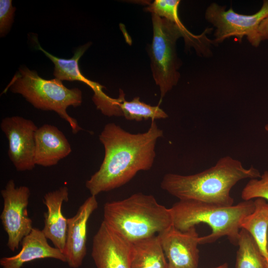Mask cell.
<instances>
[{
    "mask_svg": "<svg viewBox=\"0 0 268 268\" xmlns=\"http://www.w3.org/2000/svg\"><path fill=\"white\" fill-rule=\"evenodd\" d=\"M163 131L152 121L147 131L132 134L119 125H106L99 138L104 148V157L99 169L85 182L91 196L119 188L140 171L150 170L155 157L157 140Z\"/></svg>",
    "mask_w": 268,
    "mask_h": 268,
    "instance_id": "6da1fadb",
    "label": "cell"
},
{
    "mask_svg": "<svg viewBox=\"0 0 268 268\" xmlns=\"http://www.w3.org/2000/svg\"><path fill=\"white\" fill-rule=\"evenodd\" d=\"M259 170L245 168L242 162L229 156L202 172L189 175L165 174L161 188L179 200H191L223 206L233 205L232 188L240 181L260 178Z\"/></svg>",
    "mask_w": 268,
    "mask_h": 268,
    "instance_id": "7a4b0ae2",
    "label": "cell"
},
{
    "mask_svg": "<svg viewBox=\"0 0 268 268\" xmlns=\"http://www.w3.org/2000/svg\"><path fill=\"white\" fill-rule=\"evenodd\" d=\"M151 19L153 37L147 51L153 78L159 87L162 99L177 84L180 77L179 69L182 62L177 56V40L183 37L186 46L193 47L201 56L209 51L212 40L207 36L209 33L207 29L196 35L155 14H151Z\"/></svg>",
    "mask_w": 268,
    "mask_h": 268,
    "instance_id": "3957f363",
    "label": "cell"
},
{
    "mask_svg": "<svg viewBox=\"0 0 268 268\" xmlns=\"http://www.w3.org/2000/svg\"><path fill=\"white\" fill-rule=\"evenodd\" d=\"M103 216V221L132 243L157 235L172 225L169 208L152 195L141 193L105 203Z\"/></svg>",
    "mask_w": 268,
    "mask_h": 268,
    "instance_id": "277c9868",
    "label": "cell"
},
{
    "mask_svg": "<svg viewBox=\"0 0 268 268\" xmlns=\"http://www.w3.org/2000/svg\"><path fill=\"white\" fill-rule=\"evenodd\" d=\"M254 209L253 200L223 206L198 201L182 200L169 208L172 225L181 231H186L201 223L210 227L211 233L200 237V244L212 243L226 236L235 246L238 245L241 220Z\"/></svg>",
    "mask_w": 268,
    "mask_h": 268,
    "instance_id": "5b68a950",
    "label": "cell"
},
{
    "mask_svg": "<svg viewBox=\"0 0 268 268\" xmlns=\"http://www.w3.org/2000/svg\"><path fill=\"white\" fill-rule=\"evenodd\" d=\"M21 94L35 108L53 111L67 122L73 134L82 130L77 121L70 116L67 110L69 106L76 107L82 102L81 91L78 88L69 89L58 79H45L34 70L21 66L4 90Z\"/></svg>",
    "mask_w": 268,
    "mask_h": 268,
    "instance_id": "8992f818",
    "label": "cell"
},
{
    "mask_svg": "<svg viewBox=\"0 0 268 268\" xmlns=\"http://www.w3.org/2000/svg\"><path fill=\"white\" fill-rule=\"evenodd\" d=\"M226 8V6L212 2L205 11V20L215 28L214 44L222 43L232 37L240 43L246 37L252 46L258 47L262 42L259 28L268 15V0H263L259 11L251 15L237 13L232 7Z\"/></svg>",
    "mask_w": 268,
    "mask_h": 268,
    "instance_id": "52a82bcc",
    "label": "cell"
},
{
    "mask_svg": "<svg viewBox=\"0 0 268 268\" xmlns=\"http://www.w3.org/2000/svg\"><path fill=\"white\" fill-rule=\"evenodd\" d=\"M0 193L3 207L0 218L7 234V246L14 252L18 249L23 238L33 228L32 220L27 211L30 190L25 186L16 187L14 181L10 179Z\"/></svg>",
    "mask_w": 268,
    "mask_h": 268,
    "instance_id": "ba28073f",
    "label": "cell"
},
{
    "mask_svg": "<svg viewBox=\"0 0 268 268\" xmlns=\"http://www.w3.org/2000/svg\"><path fill=\"white\" fill-rule=\"evenodd\" d=\"M0 127L8 142V156L16 170H33L34 162L35 134L38 128L32 121L20 116L2 119Z\"/></svg>",
    "mask_w": 268,
    "mask_h": 268,
    "instance_id": "9c48e42d",
    "label": "cell"
},
{
    "mask_svg": "<svg viewBox=\"0 0 268 268\" xmlns=\"http://www.w3.org/2000/svg\"><path fill=\"white\" fill-rule=\"evenodd\" d=\"M33 40L36 43L37 49L43 52L54 64L53 74L56 78L62 81H79L86 84L93 91L92 100L97 109L104 115L111 117L118 116V109L117 98H113L106 94L103 90L104 86L98 82L93 81L85 77L80 72L79 60L91 45V42L77 48L73 57L69 59L59 58L44 50L39 44L37 38Z\"/></svg>",
    "mask_w": 268,
    "mask_h": 268,
    "instance_id": "30bf717a",
    "label": "cell"
},
{
    "mask_svg": "<svg viewBox=\"0 0 268 268\" xmlns=\"http://www.w3.org/2000/svg\"><path fill=\"white\" fill-rule=\"evenodd\" d=\"M133 243L102 221L92 240L97 268H130Z\"/></svg>",
    "mask_w": 268,
    "mask_h": 268,
    "instance_id": "8fae6325",
    "label": "cell"
},
{
    "mask_svg": "<svg viewBox=\"0 0 268 268\" xmlns=\"http://www.w3.org/2000/svg\"><path fill=\"white\" fill-rule=\"evenodd\" d=\"M157 235L168 268H198L200 237L195 226L182 232L172 225Z\"/></svg>",
    "mask_w": 268,
    "mask_h": 268,
    "instance_id": "7c38bea8",
    "label": "cell"
},
{
    "mask_svg": "<svg viewBox=\"0 0 268 268\" xmlns=\"http://www.w3.org/2000/svg\"><path fill=\"white\" fill-rule=\"evenodd\" d=\"M96 196H90L79 206L75 214L67 218V229L64 254L71 268H78L86 255L88 221L97 208Z\"/></svg>",
    "mask_w": 268,
    "mask_h": 268,
    "instance_id": "4fadbf2b",
    "label": "cell"
},
{
    "mask_svg": "<svg viewBox=\"0 0 268 268\" xmlns=\"http://www.w3.org/2000/svg\"><path fill=\"white\" fill-rule=\"evenodd\" d=\"M71 152L69 142L57 127L44 124L35 134L34 162L43 167L55 166Z\"/></svg>",
    "mask_w": 268,
    "mask_h": 268,
    "instance_id": "5bb4252c",
    "label": "cell"
},
{
    "mask_svg": "<svg viewBox=\"0 0 268 268\" xmlns=\"http://www.w3.org/2000/svg\"><path fill=\"white\" fill-rule=\"evenodd\" d=\"M68 201V189L67 186L61 187L45 194L43 200L47 211L44 213V226L42 230L54 247L63 253L66 245L67 218L63 215L62 205L64 202Z\"/></svg>",
    "mask_w": 268,
    "mask_h": 268,
    "instance_id": "9a60e30c",
    "label": "cell"
},
{
    "mask_svg": "<svg viewBox=\"0 0 268 268\" xmlns=\"http://www.w3.org/2000/svg\"><path fill=\"white\" fill-rule=\"evenodd\" d=\"M42 230L33 228L22 239V248L16 255L0 259L2 268H21L23 265L32 261L52 258L67 263L64 254L59 249L50 246Z\"/></svg>",
    "mask_w": 268,
    "mask_h": 268,
    "instance_id": "2e32d148",
    "label": "cell"
},
{
    "mask_svg": "<svg viewBox=\"0 0 268 268\" xmlns=\"http://www.w3.org/2000/svg\"><path fill=\"white\" fill-rule=\"evenodd\" d=\"M130 268H168L157 235L133 243Z\"/></svg>",
    "mask_w": 268,
    "mask_h": 268,
    "instance_id": "e0dca14e",
    "label": "cell"
},
{
    "mask_svg": "<svg viewBox=\"0 0 268 268\" xmlns=\"http://www.w3.org/2000/svg\"><path fill=\"white\" fill-rule=\"evenodd\" d=\"M254 201V211L243 218L240 222V228L247 230L253 237L261 253L266 259L267 264L268 202L261 198L256 199Z\"/></svg>",
    "mask_w": 268,
    "mask_h": 268,
    "instance_id": "ac0fdd59",
    "label": "cell"
},
{
    "mask_svg": "<svg viewBox=\"0 0 268 268\" xmlns=\"http://www.w3.org/2000/svg\"><path fill=\"white\" fill-rule=\"evenodd\" d=\"M125 94L121 89L119 90V96L117 98L119 116H123L128 120L141 121L151 119L167 118L168 115L158 106H151L139 100V97H134L129 101L125 99Z\"/></svg>",
    "mask_w": 268,
    "mask_h": 268,
    "instance_id": "d6986e66",
    "label": "cell"
},
{
    "mask_svg": "<svg viewBox=\"0 0 268 268\" xmlns=\"http://www.w3.org/2000/svg\"><path fill=\"white\" fill-rule=\"evenodd\" d=\"M236 268H266L267 260L252 235L241 229L238 241Z\"/></svg>",
    "mask_w": 268,
    "mask_h": 268,
    "instance_id": "ffe728a7",
    "label": "cell"
},
{
    "mask_svg": "<svg viewBox=\"0 0 268 268\" xmlns=\"http://www.w3.org/2000/svg\"><path fill=\"white\" fill-rule=\"evenodd\" d=\"M180 2L179 0H155L149 3L144 10L166 18L176 24L181 29L186 30L187 28L180 20L178 14Z\"/></svg>",
    "mask_w": 268,
    "mask_h": 268,
    "instance_id": "44dd1931",
    "label": "cell"
},
{
    "mask_svg": "<svg viewBox=\"0 0 268 268\" xmlns=\"http://www.w3.org/2000/svg\"><path fill=\"white\" fill-rule=\"evenodd\" d=\"M244 201L261 198L268 201V171H265L259 178L251 179L241 192Z\"/></svg>",
    "mask_w": 268,
    "mask_h": 268,
    "instance_id": "7402d4cb",
    "label": "cell"
},
{
    "mask_svg": "<svg viewBox=\"0 0 268 268\" xmlns=\"http://www.w3.org/2000/svg\"><path fill=\"white\" fill-rule=\"evenodd\" d=\"M15 7L11 0H0V35L5 36L10 29L13 22Z\"/></svg>",
    "mask_w": 268,
    "mask_h": 268,
    "instance_id": "603a6c76",
    "label": "cell"
},
{
    "mask_svg": "<svg viewBox=\"0 0 268 268\" xmlns=\"http://www.w3.org/2000/svg\"><path fill=\"white\" fill-rule=\"evenodd\" d=\"M259 33L261 41H268V15L260 24Z\"/></svg>",
    "mask_w": 268,
    "mask_h": 268,
    "instance_id": "cb8c5ba5",
    "label": "cell"
},
{
    "mask_svg": "<svg viewBox=\"0 0 268 268\" xmlns=\"http://www.w3.org/2000/svg\"><path fill=\"white\" fill-rule=\"evenodd\" d=\"M228 268V265L227 263H224L220 266H218L214 268Z\"/></svg>",
    "mask_w": 268,
    "mask_h": 268,
    "instance_id": "d4e9b609",
    "label": "cell"
},
{
    "mask_svg": "<svg viewBox=\"0 0 268 268\" xmlns=\"http://www.w3.org/2000/svg\"><path fill=\"white\" fill-rule=\"evenodd\" d=\"M267 251H268V230ZM266 268H268V263L266 265Z\"/></svg>",
    "mask_w": 268,
    "mask_h": 268,
    "instance_id": "484cf974",
    "label": "cell"
},
{
    "mask_svg": "<svg viewBox=\"0 0 268 268\" xmlns=\"http://www.w3.org/2000/svg\"><path fill=\"white\" fill-rule=\"evenodd\" d=\"M265 130H266V132L268 133V124L265 125Z\"/></svg>",
    "mask_w": 268,
    "mask_h": 268,
    "instance_id": "4316f807",
    "label": "cell"
}]
</instances>
